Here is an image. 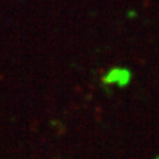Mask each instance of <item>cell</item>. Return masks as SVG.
<instances>
[{"mask_svg":"<svg viewBox=\"0 0 159 159\" xmlns=\"http://www.w3.org/2000/svg\"><path fill=\"white\" fill-rule=\"evenodd\" d=\"M130 74L127 70H122V69H113L105 78L104 82L105 83H118L119 85H125L129 82Z\"/></svg>","mask_w":159,"mask_h":159,"instance_id":"6da1fadb","label":"cell"},{"mask_svg":"<svg viewBox=\"0 0 159 159\" xmlns=\"http://www.w3.org/2000/svg\"><path fill=\"white\" fill-rule=\"evenodd\" d=\"M157 159H159V157H158V158H157Z\"/></svg>","mask_w":159,"mask_h":159,"instance_id":"7a4b0ae2","label":"cell"}]
</instances>
